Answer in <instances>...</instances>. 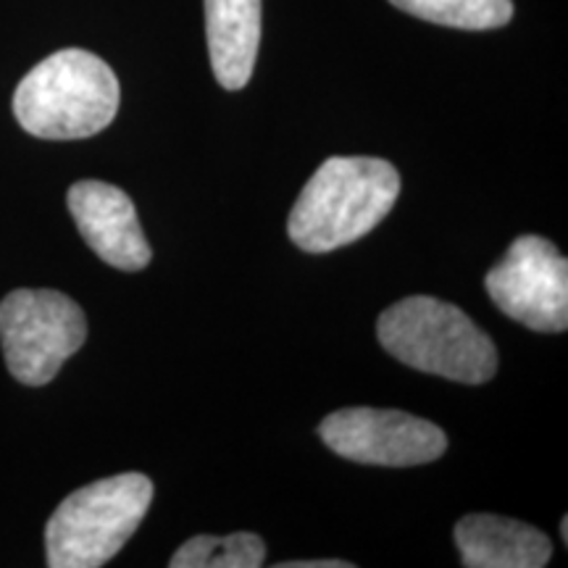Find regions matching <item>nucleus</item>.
Returning a JSON list of instances; mask_svg holds the SVG:
<instances>
[{"instance_id":"obj_5","label":"nucleus","mask_w":568,"mask_h":568,"mask_svg":"<svg viewBox=\"0 0 568 568\" xmlns=\"http://www.w3.org/2000/svg\"><path fill=\"white\" fill-rule=\"evenodd\" d=\"M88 339V318L55 290H13L0 303V343L21 385L42 387Z\"/></svg>"},{"instance_id":"obj_11","label":"nucleus","mask_w":568,"mask_h":568,"mask_svg":"<svg viewBox=\"0 0 568 568\" xmlns=\"http://www.w3.org/2000/svg\"><path fill=\"white\" fill-rule=\"evenodd\" d=\"M266 558L264 539L253 531H234L226 537L201 535L187 539L174 558L172 568H258Z\"/></svg>"},{"instance_id":"obj_12","label":"nucleus","mask_w":568,"mask_h":568,"mask_svg":"<svg viewBox=\"0 0 568 568\" xmlns=\"http://www.w3.org/2000/svg\"><path fill=\"white\" fill-rule=\"evenodd\" d=\"M400 11L456 30H497L514 17L510 0H389Z\"/></svg>"},{"instance_id":"obj_10","label":"nucleus","mask_w":568,"mask_h":568,"mask_svg":"<svg viewBox=\"0 0 568 568\" xmlns=\"http://www.w3.org/2000/svg\"><path fill=\"white\" fill-rule=\"evenodd\" d=\"M211 67L224 90L251 82L261 42V0H205Z\"/></svg>"},{"instance_id":"obj_6","label":"nucleus","mask_w":568,"mask_h":568,"mask_svg":"<svg viewBox=\"0 0 568 568\" xmlns=\"http://www.w3.org/2000/svg\"><path fill=\"white\" fill-rule=\"evenodd\" d=\"M487 293L503 314L535 332H566L568 264L550 240L524 234L487 274Z\"/></svg>"},{"instance_id":"obj_3","label":"nucleus","mask_w":568,"mask_h":568,"mask_svg":"<svg viewBox=\"0 0 568 568\" xmlns=\"http://www.w3.org/2000/svg\"><path fill=\"white\" fill-rule=\"evenodd\" d=\"M382 347L416 372L485 385L497 372V347L458 305L414 295L389 305L376 324Z\"/></svg>"},{"instance_id":"obj_4","label":"nucleus","mask_w":568,"mask_h":568,"mask_svg":"<svg viewBox=\"0 0 568 568\" xmlns=\"http://www.w3.org/2000/svg\"><path fill=\"white\" fill-rule=\"evenodd\" d=\"M153 500L145 474H119L71 493L45 527L51 568H98L124 548Z\"/></svg>"},{"instance_id":"obj_8","label":"nucleus","mask_w":568,"mask_h":568,"mask_svg":"<svg viewBox=\"0 0 568 568\" xmlns=\"http://www.w3.org/2000/svg\"><path fill=\"white\" fill-rule=\"evenodd\" d=\"M67 203L84 243L105 264L122 272H140L151 264V245L124 190L109 182L82 180L71 184Z\"/></svg>"},{"instance_id":"obj_13","label":"nucleus","mask_w":568,"mask_h":568,"mask_svg":"<svg viewBox=\"0 0 568 568\" xmlns=\"http://www.w3.org/2000/svg\"><path fill=\"white\" fill-rule=\"evenodd\" d=\"M280 568H353L347 560H297V564H280Z\"/></svg>"},{"instance_id":"obj_9","label":"nucleus","mask_w":568,"mask_h":568,"mask_svg":"<svg viewBox=\"0 0 568 568\" xmlns=\"http://www.w3.org/2000/svg\"><path fill=\"white\" fill-rule=\"evenodd\" d=\"M456 548L468 568H542L552 556L545 531L506 516L471 514L456 524Z\"/></svg>"},{"instance_id":"obj_2","label":"nucleus","mask_w":568,"mask_h":568,"mask_svg":"<svg viewBox=\"0 0 568 568\" xmlns=\"http://www.w3.org/2000/svg\"><path fill=\"white\" fill-rule=\"evenodd\" d=\"M119 80L95 53L67 48L40 61L13 92L21 130L40 140H84L119 111Z\"/></svg>"},{"instance_id":"obj_1","label":"nucleus","mask_w":568,"mask_h":568,"mask_svg":"<svg viewBox=\"0 0 568 568\" xmlns=\"http://www.w3.org/2000/svg\"><path fill=\"white\" fill-rule=\"evenodd\" d=\"M400 195L393 163L368 155L326 159L290 211V240L305 253H329L366 237Z\"/></svg>"},{"instance_id":"obj_7","label":"nucleus","mask_w":568,"mask_h":568,"mask_svg":"<svg viewBox=\"0 0 568 568\" xmlns=\"http://www.w3.org/2000/svg\"><path fill=\"white\" fill-rule=\"evenodd\" d=\"M318 435L329 450L366 466H422L447 450L437 424L393 408H343L326 416Z\"/></svg>"}]
</instances>
